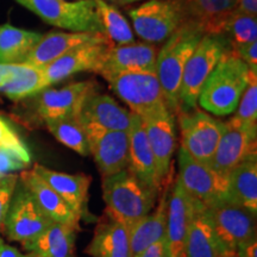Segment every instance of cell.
<instances>
[{
    "instance_id": "obj_12",
    "label": "cell",
    "mask_w": 257,
    "mask_h": 257,
    "mask_svg": "<svg viewBox=\"0 0 257 257\" xmlns=\"http://www.w3.org/2000/svg\"><path fill=\"white\" fill-rule=\"evenodd\" d=\"M94 87L91 81L73 82L61 88L48 87L31 96L32 113L44 124L78 117L86 95Z\"/></svg>"
},
{
    "instance_id": "obj_35",
    "label": "cell",
    "mask_w": 257,
    "mask_h": 257,
    "mask_svg": "<svg viewBox=\"0 0 257 257\" xmlns=\"http://www.w3.org/2000/svg\"><path fill=\"white\" fill-rule=\"evenodd\" d=\"M0 149L12 150L31 162V155L28 146L19 136L14 125L2 114H0Z\"/></svg>"
},
{
    "instance_id": "obj_5",
    "label": "cell",
    "mask_w": 257,
    "mask_h": 257,
    "mask_svg": "<svg viewBox=\"0 0 257 257\" xmlns=\"http://www.w3.org/2000/svg\"><path fill=\"white\" fill-rule=\"evenodd\" d=\"M48 24L70 32L105 34L94 0H16ZM106 35V34H105Z\"/></svg>"
},
{
    "instance_id": "obj_32",
    "label": "cell",
    "mask_w": 257,
    "mask_h": 257,
    "mask_svg": "<svg viewBox=\"0 0 257 257\" xmlns=\"http://www.w3.org/2000/svg\"><path fill=\"white\" fill-rule=\"evenodd\" d=\"M46 126L50 134L62 143L81 156L89 155L88 142L86 131L78 117L64 118V119L50 121Z\"/></svg>"
},
{
    "instance_id": "obj_19",
    "label": "cell",
    "mask_w": 257,
    "mask_h": 257,
    "mask_svg": "<svg viewBox=\"0 0 257 257\" xmlns=\"http://www.w3.org/2000/svg\"><path fill=\"white\" fill-rule=\"evenodd\" d=\"M94 88L82 102L78 114L79 120L82 124H91L106 130L128 133L133 113L121 107L112 96L95 92Z\"/></svg>"
},
{
    "instance_id": "obj_29",
    "label": "cell",
    "mask_w": 257,
    "mask_h": 257,
    "mask_svg": "<svg viewBox=\"0 0 257 257\" xmlns=\"http://www.w3.org/2000/svg\"><path fill=\"white\" fill-rule=\"evenodd\" d=\"M231 201L257 213V155L249 157L229 174Z\"/></svg>"
},
{
    "instance_id": "obj_43",
    "label": "cell",
    "mask_w": 257,
    "mask_h": 257,
    "mask_svg": "<svg viewBox=\"0 0 257 257\" xmlns=\"http://www.w3.org/2000/svg\"><path fill=\"white\" fill-rule=\"evenodd\" d=\"M106 2L110 3V4L113 6H126V5L134 4V3L141 2V0H106Z\"/></svg>"
},
{
    "instance_id": "obj_25",
    "label": "cell",
    "mask_w": 257,
    "mask_h": 257,
    "mask_svg": "<svg viewBox=\"0 0 257 257\" xmlns=\"http://www.w3.org/2000/svg\"><path fill=\"white\" fill-rule=\"evenodd\" d=\"M186 21L194 22L206 34H221L225 22L238 9V0H176Z\"/></svg>"
},
{
    "instance_id": "obj_26",
    "label": "cell",
    "mask_w": 257,
    "mask_h": 257,
    "mask_svg": "<svg viewBox=\"0 0 257 257\" xmlns=\"http://www.w3.org/2000/svg\"><path fill=\"white\" fill-rule=\"evenodd\" d=\"M168 195L169 189L166 188L155 207L128 229L131 257L138 256L150 245L165 239Z\"/></svg>"
},
{
    "instance_id": "obj_40",
    "label": "cell",
    "mask_w": 257,
    "mask_h": 257,
    "mask_svg": "<svg viewBox=\"0 0 257 257\" xmlns=\"http://www.w3.org/2000/svg\"><path fill=\"white\" fill-rule=\"evenodd\" d=\"M136 257H166L165 251V239L160 240L153 245H150L147 250L141 252L140 255Z\"/></svg>"
},
{
    "instance_id": "obj_41",
    "label": "cell",
    "mask_w": 257,
    "mask_h": 257,
    "mask_svg": "<svg viewBox=\"0 0 257 257\" xmlns=\"http://www.w3.org/2000/svg\"><path fill=\"white\" fill-rule=\"evenodd\" d=\"M239 11L251 16H257V0H238Z\"/></svg>"
},
{
    "instance_id": "obj_23",
    "label": "cell",
    "mask_w": 257,
    "mask_h": 257,
    "mask_svg": "<svg viewBox=\"0 0 257 257\" xmlns=\"http://www.w3.org/2000/svg\"><path fill=\"white\" fill-rule=\"evenodd\" d=\"M186 257H237L223 245L205 213V206L197 201L186 240Z\"/></svg>"
},
{
    "instance_id": "obj_8",
    "label": "cell",
    "mask_w": 257,
    "mask_h": 257,
    "mask_svg": "<svg viewBox=\"0 0 257 257\" xmlns=\"http://www.w3.org/2000/svg\"><path fill=\"white\" fill-rule=\"evenodd\" d=\"M178 113L181 149L192 159L211 165L223 133V121L195 108Z\"/></svg>"
},
{
    "instance_id": "obj_2",
    "label": "cell",
    "mask_w": 257,
    "mask_h": 257,
    "mask_svg": "<svg viewBox=\"0 0 257 257\" xmlns=\"http://www.w3.org/2000/svg\"><path fill=\"white\" fill-rule=\"evenodd\" d=\"M159 192L128 169L102 178L106 217L130 229L155 207Z\"/></svg>"
},
{
    "instance_id": "obj_1",
    "label": "cell",
    "mask_w": 257,
    "mask_h": 257,
    "mask_svg": "<svg viewBox=\"0 0 257 257\" xmlns=\"http://www.w3.org/2000/svg\"><path fill=\"white\" fill-rule=\"evenodd\" d=\"M205 34L199 24L185 21L157 51L156 75L166 104L174 114L180 111L179 92L185 66Z\"/></svg>"
},
{
    "instance_id": "obj_24",
    "label": "cell",
    "mask_w": 257,
    "mask_h": 257,
    "mask_svg": "<svg viewBox=\"0 0 257 257\" xmlns=\"http://www.w3.org/2000/svg\"><path fill=\"white\" fill-rule=\"evenodd\" d=\"M21 182L28 188L38 206L51 220L55 223L69 225L74 229L79 230L80 218L74 213L68 204L34 170L22 172Z\"/></svg>"
},
{
    "instance_id": "obj_17",
    "label": "cell",
    "mask_w": 257,
    "mask_h": 257,
    "mask_svg": "<svg viewBox=\"0 0 257 257\" xmlns=\"http://www.w3.org/2000/svg\"><path fill=\"white\" fill-rule=\"evenodd\" d=\"M142 118L148 141L155 156L160 178L168 176L170 162L176 149V125L174 113L162 106Z\"/></svg>"
},
{
    "instance_id": "obj_21",
    "label": "cell",
    "mask_w": 257,
    "mask_h": 257,
    "mask_svg": "<svg viewBox=\"0 0 257 257\" xmlns=\"http://www.w3.org/2000/svg\"><path fill=\"white\" fill-rule=\"evenodd\" d=\"M111 41L105 34L92 32H49L41 40L24 60V63L44 68L74 48L87 43Z\"/></svg>"
},
{
    "instance_id": "obj_16",
    "label": "cell",
    "mask_w": 257,
    "mask_h": 257,
    "mask_svg": "<svg viewBox=\"0 0 257 257\" xmlns=\"http://www.w3.org/2000/svg\"><path fill=\"white\" fill-rule=\"evenodd\" d=\"M111 47V41L82 44L49 63L43 68L49 87L81 72L98 74Z\"/></svg>"
},
{
    "instance_id": "obj_34",
    "label": "cell",
    "mask_w": 257,
    "mask_h": 257,
    "mask_svg": "<svg viewBox=\"0 0 257 257\" xmlns=\"http://www.w3.org/2000/svg\"><path fill=\"white\" fill-rule=\"evenodd\" d=\"M236 119L246 126L257 128V73L250 70L249 81L236 108Z\"/></svg>"
},
{
    "instance_id": "obj_3",
    "label": "cell",
    "mask_w": 257,
    "mask_h": 257,
    "mask_svg": "<svg viewBox=\"0 0 257 257\" xmlns=\"http://www.w3.org/2000/svg\"><path fill=\"white\" fill-rule=\"evenodd\" d=\"M245 63L233 50L227 51L202 86L198 102L205 111L224 117L236 111L249 81Z\"/></svg>"
},
{
    "instance_id": "obj_4",
    "label": "cell",
    "mask_w": 257,
    "mask_h": 257,
    "mask_svg": "<svg viewBox=\"0 0 257 257\" xmlns=\"http://www.w3.org/2000/svg\"><path fill=\"white\" fill-rule=\"evenodd\" d=\"M229 50L231 47L223 35H204L185 66L179 92L180 111L195 108L205 81Z\"/></svg>"
},
{
    "instance_id": "obj_11",
    "label": "cell",
    "mask_w": 257,
    "mask_h": 257,
    "mask_svg": "<svg viewBox=\"0 0 257 257\" xmlns=\"http://www.w3.org/2000/svg\"><path fill=\"white\" fill-rule=\"evenodd\" d=\"M218 238L231 252H236L237 246L256 237V214L232 201H224L205 207Z\"/></svg>"
},
{
    "instance_id": "obj_10",
    "label": "cell",
    "mask_w": 257,
    "mask_h": 257,
    "mask_svg": "<svg viewBox=\"0 0 257 257\" xmlns=\"http://www.w3.org/2000/svg\"><path fill=\"white\" fill-rule=\"evenodd\" d=\"M54 223L38 206L28 188L22 182L17 185L4 223L9 238L25 244L43 233Z\"/></svg>"
},
{
    "instance_id": "obj_44",
    "label": "cell",
    "mask_w": 257,
    "mask_h": 257,
    "mask_svg": "<svg viewBox=\"0 0 257 257\" xmlns=\"http://www.w3.org/2000/svg\"><path fill=\"white\" fill-rule=\"evenodd\" d=\"M0 240H2V239H0Z\"/></svg>"
},
{
    "instance_id": "obj_37",
    "label": "cell",
    "mask_w": 257,
    "mask_h": 257,
    "mask_svg": "<svg viewBox=\"0 0 257 257\" xmlns=\"http://www.w3.org/2000/svg\"><path fill=\"white\" fill-rule=\"evenodd\" d=\"M30 163L12 150L0 149V178L12 174V172L24 170L30 166Z\"/></svg>"
},
{
    "instance_id": "obj_28",
    "label": "cell",
    "mask_w": 257,
    "mask_h": 257,
    "mask_svg": "<svg viewBox=\"0 0 257 257\" xmlns=\"http://www.w3.org/2000/svg\"><path fill=\"white\" fill-rule=\"evenodd\" d=\"M86 252L92 257H131L128 229L106 217L96 226Z\"/></svg>"
},
{
    "instance_id": "obj_42",
    "label": "cell",
    "mask_w": 257,
    "mask_h": 257,
    "mask_svg": "<svg viewBox=\"0 0 257 257\" xmlns=\"http://www.w3.org/2000/svg\"><path fill=\"white\" fill-rule=\"evenodd\" d=\"M0 257H28L19 251L18 249L14 246L5 244L3 240H0Z\"/></svg>"
},
{
    "instance_id": "obj_36",
    "label": "cell",
    "mask_w": 257,
    "mask_h": 257,
    "mask_svg": "<svg viewBox=\"0 0 257 257\" xmlns=\"http://www.w3.org/2000/svg\"><path fill=\"white\" fill-rule=\"evenodd\" d=\"M17 185L18 176L16 174H9L0 178V229L4 227Z\"/></svg>"
},
{
    "instance_id": "obj_20",
    "label": "cell",
    "mask_w": 257,
    "mask_h": 257,
    "mask_svg": "<svg viewBox=\"0 0 257 257\" xmlns=\"http://www.w3.org/2000/svg\"><path fill=\"white\" fill-rule=\"evenodd\" d=\"M128 141L127 169L144 184L160 191L165 181L160 178L155 156L148 141L142 118L134 113L128 130Z\"/></svg>"
},
{
    "instance_id": "obj_31",
    "label": "cell",
    "mask_w": 257,
    "mask_h": 257,
    "mask_svg": "<svg viewBox=\"0 0 257 257\" xmlns=\"http://www.w3.org/2000/svg\"><path fill=\"white\" fill-rule=\"evenodd\" d=\"M94 4L106 36L117 44H127L135 42L133 28L115 6L111 5L106 0H94Z\"/></svg>"
},
{
    "instance_id": "obj_7",
    "label": "cell",
    "mask_w": 257,
    "mask_h": 257,
    "mask_svg": "<svg viewBox=\"0 0 257 257\" xmlns=\"http://www.w3.org/2000/svg\"><path fill=\"white\" fill-rule=\"evenodd\" d=\"M112 91L121 99L130 112L146 117L157 108L167 106L156 72L120 73L106 79Z\"/></svg>"
},
{
    "instance_id": "obj_13",
    "label": "cell",
    "mask_w": 257,
    "mask_h": 257,
    "mask_svg": "<svg viewBox=\"0 0 257 257\" xmlns=\"http://www.w3.org/2000/svg\"><path fill=\"white\" fill-rule=\"evenodd\" d=\"M256 136L257 128L246 126L234 117L225 121L210 166L220 174L229 176L233 168L249 157L257 155Z\"/></svg>"
},
{
    "instance_id": "obj_6",
    "label": "cell",
    "mask_w": 257,
    "mask_h": 257,
    "mask_svg": "<svg viewBox=\"0 0 257 257\" xmlns=\"http://www.w3.org/2000/svg\"><path fill=\"white\" fill-rule=\"evenodd\" d=\"M179 174L176 178L191 197L205 207L231 201L229 176L223 175L210 165L192 159L181 148L178 153Z\"/></svg>"
},
{
    "instance_id": "obj_39",
    "label": "cell",
    "mask_w": 257,
    "mask_h": 257,
    "mask_svg": "<svg viewBox=\"0 0 257 257\" xmlns=\"http://www.w3.org/2000/svg\"><path fill=\"white\" fill-rule=\"evenodd\" d=\"M237 257H257V238L246 240L237 246Z\"/></svg>"
},
{
    "instance_id": "obj_22",
    "label": "cell",
    "mask_w": 257,
    "mask_h": 257,
    "mask_svg": "<svg viewBox=\"0 0 257 257\" xmlns=\"http://www.w3.org/2000/svg\"><path fill=\"white\" fill-rule=\"evenodd\" d=\"M32 170L40 175L81 219L86 212L88 188L92 182L91 176L86 174H66L41 165H35Z\"/></svg>"
},
{
    "instance_id": "obj_30",
    "label": "cell",
    "mask_w": 257,
    "mask_h": 257,
    "mask_svg": "<svg viewBox=\"0 0 257 257\" xmlns=\"http://www.w3.org/2000/svg\"><path fill=\"white\" fill-rule=\"evenodd\" d=\"M42 34L0 25V63H22L41 40Z\"/></svg>"
},
{
    "instance_id": "obj_38",
    "label": "cell",
    "mask_w": 257,
    "mask_h": 257,
    "mask_svg": "<svg viewBox=\"0 0 257 257\" xmlns=\"http://www.w3.org/2000/svg\"><path fill=\"white\" fill-rule=\"evenodd\" d=\"M233 53L248 66L250 70L257 73V41L237 48L233 50Z\"/></svg>"
},
{
    "instance_id": "obj_27",
    "label": "cell",
    "mask_w": 257,
    "mask_h": 257,
    "mask_svg": "<svg viewBox=\"0 0 257 257\" xmlns=\"http://www.w3.org/2000/svg\"><path fill=\"white\" fill-rule=\"evenodd\" d=\"M76 229L69 225L54 223L49 229L30 242L23 244L28 257H76Z\"/></svg>"
},
{
    "instance_id": "obj_33",
    "label": "cell",
    "mask_w": 257,
    "mask_h": 257,
    "mask_svg": "<svg viewBox=\"0 0 257 257\" xmlns=\"http://www.w3.org/2000/svg\"><path fill=\"white\" fill-rule=\"evenodd\" d=\"M229 42L231 49L257 41V16L236 10L225 22L221 34Z\"/></svg>"
},
{
    "instance_id": "obj_18",
    "label": "cell",
    "mask_w": 257,
    "mask_h": 257,
    "mask_svg": "<svg viewBox=\"0 0 257 257\" xmlns=\"http://www.w3.org/2000/svg\"><path fill=\"white\" fill-rule=\"evenodd\" d=\"M156 47L148 42L117 44L108 49L98 74L105 80L128 72H156Z\"/></svg>"
},
{
    "instance_id": "obj_14",
    "label": "cell",
    "mask_w": 257,
    "mask_h": 257,
    "mask_svg": "<svg viewBox=\"0 0 257 257\" xmlns=\"http://www.w3.org/2000/svg\"><path fill=\"white\" fill-rule=\"evenodd\" d=\"M82 126L87 136L89 154L102 178L127 169L128 133L106 130L91 124H82Z\"/></svg>"
},
{
    "instance_id": "obj_15",
    "label": "cell",
    "mask_w": 257,
    "mask_h": 257,
    "mask_svg": "<svg viewBox=\"0 0 257 257\" xmlns=\"http://www.w3.org/2000/svg\"><path fill=\"white\" fill-rule=\"evenodd\" d=\"M194 200L176 178L169 189L165 236L166 257H186V240L195 210Z\"/></svg>"
},
{
    "instance_id": "obj_9",
    "label": "cell",
    "mask_w": 257,
    "mask_h": 257,
    "mask_svg": "<svg viewBox=\"0 0 257 257\" xmlns=\"http://www.w3.org/2000/svg\"><path fill=\"white\" fill-rule=\"evenodd\" d=\"M135 32L148 43H160L186 21L176 0H148L127 11Z\"/></svg>"
}]
</instances>
